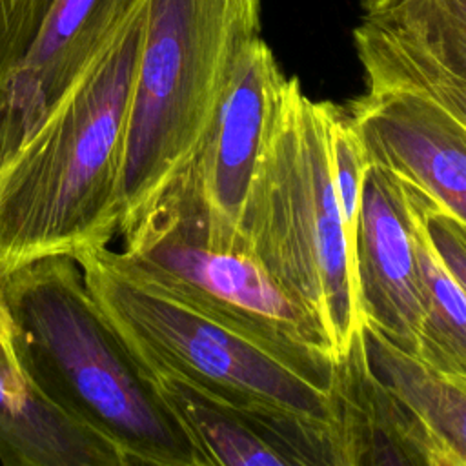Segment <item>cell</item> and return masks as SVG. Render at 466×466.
I'll list each match as a JSON object with an SVG mask.
<instances>
[{
    "label": "cell",
    "mask_w": 466,
    "mask_h": 466,
    "mask_svg": "<svg viewBox=\"0 0 466 466\" xmlns=\"http://www.w3.org/2000/svg\"><path fill=\"white\" fill-rule=\"evenodd\" d=\"M147 0L116 40L0 158V275L107 246L120 231V182Z\"/></svg>",
    "instance_id": "obj_1"
},
{
    "label": "cell",
    "mask_w": 466,
    "mask_h": 466,
    "mask_svg": "<svg viewBox=\"0 0 466 466\" xmlns=\"http://www.w3.org/2000/svg\"><path fill=\"white\" fill-rule=\"evenodd\" d=\"M25 379L98 431L127 466H200L149 371L116 331L71 257H47L4 275Z\"/></svg>",
    "instance_id": "obj_2"
},
{
    "label": "cell",
    "mask_w": 466,
    "mask_h": 466,
    "mask_svg": "<svg viewBox=\"0 0 466 466\" xmlns=\"http://www.w3.org/2000/svg\"><path fill=\"white\" fill-rule=\"evenodd\" d=\"M102 311L144 368L173 371L224 402L273 420L326 461L335 360L248 335L140 277L107 246L73 257Z\"/></svg>",
    "instance_id": "obj_3"
},
{
    "label": "cell",
    "mask_w": 466,
    "mask_h": 466,
    "mask_svg": "<svg viewBox=\"0 0 466 466\" xmlns=\"http://www.w3.org/2000/svg\"><path fill=\"white\" fill-rule=\"evenodd\" d=\"M328 106L288 80L238 228L271 279L322 326L337 360L364 319L335 197Z\"/></svg>",
    "instance_id": "obj_4"
},
{
    "label": "cell",
    "mask_w": 466,
    "mask_h": 466,
    "mask_svg": "<svg viewBox=\"0 0 466 466\" xmlns=\"http://www.w3.org/2000/svg\"><path fill=\"white\" fill-rule=\"evenodd\" d=\"M260 0H147L120 182V231L195 157ZM118 231V235H120Z\"/></svg>",
    "instance_id": "obj_5"
},
{
    "label": "cell",
    "mask_w": 466,
    "mask_h": 466,
    "mask_svg": "<svg viewBox=\"0 0 466 466\" xmlns=\"http://www.w3.org/2000/svg\"><path fill=\"white\" fill-rule=\"evenodd\" d=\"M120 237L122 258L177 299L269 344L333 359L322 326L271 279L246 240L213 229L186 167Z\"/></svg>",
    "instance_id": "obj_6"
},
{
    "label": "cell",
    "mask_w": 466,
    "mask_h": 466,
    "mask_svg": "<svg viewBox=\"0 0 466 466\" xmlns=\"http://www.w3.org/2000/svg\"><path fill=\"white\" fill-rule=\"evenodd\" d=\"M288 76L257 35L240 49L211 124L186 166L209 222L242 235L238 220L271 137Z\"/></svg>",
    "instance_id": "obj_7"
},
{
    "label": "cell",
    "mask_w": 466,
    "mask_h": 466,
    "mask_svg": "<svg viewBox=\"0 0 466 466\" xmlns=\"http://www.w3.org/2000/svg\"><path fill=\"white\" fill-rule=\"evenodd\" d=\"M408 182L368 164L353 249V277L364 324L391 346L415 355L422 324V293Z\"/></svg>",
    "instance_id": "obj_8"
},
{
    "label": "cell",
    "mask_w": 466,
    "mask_h": 466,
    "mask_svg": "<svg viewBox=\"0 0 466 466\" xmlns=\"http://www.w3.org/2000/svg\"><path fill=\"white\" fill-rule=\"evenodd\" d=\"M368 164L426 191L466 222V126L431 98L399 87H366L346 106Z\"/></svg>",
    "instance_id": "obj_9"
},
{
    "label": "cell",
    "mask_w": 466,
    "mask_h": 466,
    "mask_svg": "<svg viewBox=\"0 0 466 466\" xmlns=\"http://www.w3.org/2000/svg\"><path fill=\"white\" fill-rule=\"evenodd\" d=\"M146 0H55L0 106V158L116 40Z\"/></svg>",
    "instance_id": "obj_10"
},
{
    "label": "cell",
    "mask_w": 466,
    "mask_h": 466,
    "mask_svg": "<svg viewBox=\"0 0 466 466\" xmlns=\"http://www.w3.org/2000/svg\"><path fill=\"white\" fill-rule=\"evenodd\" d=\"M328 408L333 466H450L422 419L370 368L362 328L333 364Z\"/></svg>",
    "instance_id": "obj_11"
},
{
    "label": "cell",
    "mask_w": 466,
    "mask_h": 466,
    "mask_svg": "<svg viewBox=\"0 0 466 466\" xmlns=\"http://www.w3.org/2000/svg\"><path fill=\"white\" fill-rule=\"evenodd\" d=\"M146 370L200 466H324L309 442L273 420L238 410L173 371Z\"/></svg>",
    "instance_id": "obj_12"
},
{
    "label": "cell",
    "mask_w": 466,
    "mask_h": 466,
    "mask_svg": "<svg viewBox=\"0 0 466 466\" xmlns=\"http://www.w3.org/2000/svg\"><path fill=\"white\" fill-rule=\"evenodd\" d=\"M0 461L5 466H127L115 444L31 382L0 368Z\"/></svg>",
    "instance_id": "obj_13"
},
{
    "label": "cell",
    "mask_w": 466,
    "mask_h": 466,
    "mask_svg": "<svg viewBox=\"0 0 466 466\" xmlns=\"http://www.w3.org/2000/svg\"><path fill=\"white\" fill-rule=\"evenodd\" d=\"M408 189L415 211L413 238L424 308L415 357L435 373L466 384V291L428 233L420 187L408 182Z\"/></svg>",
    "instance_id": "obj_14"
},
{
    "label": "cell",
    "mask_w": 466,
    "mask_h": 466,
    "mask_svg": "<svg viewBox=\"0 0 466 466\" xmlns=\"http://www.w3.org/2000/svg\"><path fill=\"white\" fill-rule=\"evenodd\" d=\"M362 342L370 368L422 419L448 464L466 466V384L435 373L364 322Z\"/></svg>",
    "instance_id": "obj_15"
},
{
    "label": "cell",
    "mask_w": 466,
    "mask_h": 466,
    "mask_svg": "<svg viewBox=\"0 0 466 466\" xmlns=\"http://www.w3.org/2000/svg\"><path fill=\"white\" fill-rule=\"evenodd\" d=\"M362 16L400 29L466 76V0H362Z\"/></svg>",
    "instance_id": "obj_16"
},
{
    "label": "cell",
    "mask_w": 466,
    "mask_h": 466,
    "mask_svg": "<svg viewBox=\"0 0 466 466\" xmlns=\"http://www.w3.org/2000/svg\"><path fill=\"white\" fill-rule=\"evenodd\" d=\"M328 147H329L335 197H337V204L342 218L350 264L353 269V249H355V237H357L362 175L366 167V158H364L360 138L348 116L346 107H340L333 102H329L328 106Z\"/></svg>",
    "instance_id": "obj_17"
},
{
    "label": "cell",
    "mask_w": 466,
    "mask_h": 466,
    "mask_svg": "<svg viewBox=\"0 0 466 466\" xmlns=\"http://www.w3.org/2000/svg\"><path fill=\"white\" fill-rule=\"evenodd\" d=\"M55 0H0V106Z\"/></svg>",
    "instance_id": "obj_18"
},
{
    "label": "cell",
    "mask_w": 466,
    "mask_h": 466,
    "mask_svg": "<svg viewBox=\"0 0 466 466\" xmlns=\"http://www.w3.org/2000/svg\"><path fill=\"white\" fill-rule=\"evenodd\" d=\"M428 233L446 266L466 291V222L420 189Z\"/></svg>",
    "instance_id": "obj_19"
},
{
    "label": "cell",
    "mask_w": 466,
    "mask_h": 466,
    "mask_svg": "<svg viewBox=\"0 0 466 466\" xmlns=\"http://www.w3.org/2000/svg\"><path fill=\"white\" fill-rule=\"evenodd\" d=\"M428 95L433 102L450 111L466 126V76L450 69H441L428 84Z\"/></svg>",
    "instance_id": "obj_20"
},
{
    "label": "cell",
    "mask_w": 466,
    "mask_h": 466,
    "mask_svg": "<svg viewBox=\"0 0 466 466\" xmlns=\"http://www.w3.org/2000/svg\"><path fill=\"white\" fill-rule=\"evenodd\" d=\"M0 368L9 371L13 377L29 382L22 371L18 353H16V339L15 326L9 313L5 291H4V275H0Z\"/></svg>",
    "instance_id": "obj_21"
}]
</instances>
